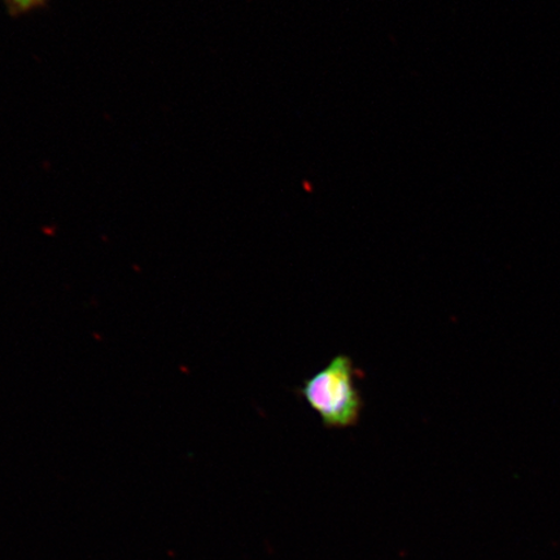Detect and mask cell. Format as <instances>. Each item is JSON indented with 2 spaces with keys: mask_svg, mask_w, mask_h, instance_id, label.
I'll use <instances>...</instances> for the list:
<instances>
[{
  "mask_svg": "<svg viewBox=\"0 0 560 560\" xmlns=\"http://www.w3.org/2000/svg\"><path fill=\"white\" fill-rule=\"evenodd\" d=\"M5 2L13 13L23 15V13L40 9V7L46 4L47 0H5Z\"/></svg>",
  "mask_w": 560,
  "mask_h": 560,
  "instance_id": "2",
  "label": "cell"
},
{
  "mask_svg": "<svg viewBox=\"0 0 560 560\" xmlns=\"http://www.w3.org/2000/svg\"><path fill=\"white\" fill-rule=\"evenodd\" d=\"M360 371L347 354H338L325 369L307 377L296 389L328 430H346L359 424L363 400L357 380Z\"/></svg>",
  "mask_w": 560,
  "mask_h": 560,
  "instance_id": "1",
  "label": "cell"
}]
</instances>
